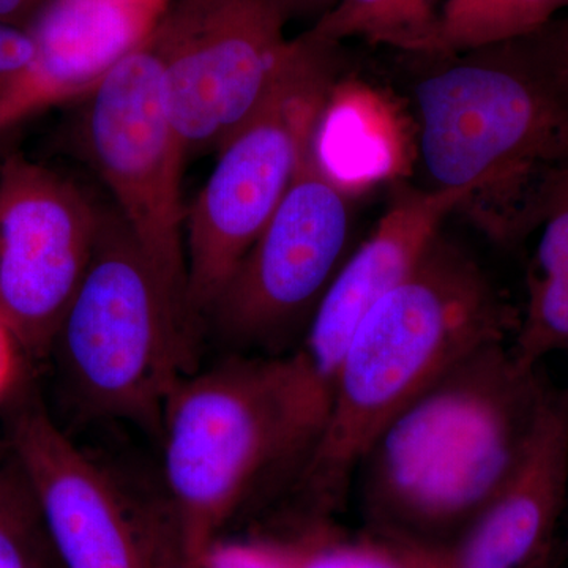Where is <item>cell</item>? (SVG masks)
<instances>
[{
  "mask_svg": "<svg viewBox=\"0 0 568 568\" xmlns=\"http://www.w3.org/2000/svg\"><path fill=\"white\" fill-rule=\"evenodd\" d=\"M552 388L507 342L452 366L355 467L351 491L364 529L447 552L514 473Z\"/></svg>",
  "mask_w": 568,
  "mask_h": 568,
  "instance_id": "1",
  "label": "cell"
},
{
  "mask_svg": "<svg viewBox=\"0 0 568 568\" xmlns=\"http://www.w3.org/2000/svg\"><path fill=\"white\" fill-rule=\"evenodd\" d=\"M518 323L488 272L440 231L347 346L323 432L293 480V529L332 523L381 429L467 355L508 342Z\"/></svg>",
  "mask_w": 568,
  "mask_h": 568,
  "instance_id": "2",
  "label": "cell"
},
{
  "mask_svg": "<svg viewBox=\"0 0 568 568\" xmlns=\"http://www.w3.org/2000/svg\"><path fill=\"white\" fill-rule=\"evenodd\" d=\"M437 62L414 85L420 155L433 186L474 190L485 230L526 239L545 175L568 166V47L559 20Z\"/></svg>",
  "mask_w": 568,
  "mask_h": 568,
  "instance_id": "3",
  "label": "cell"
},
{
  "mask_svg": "<svg viewBox=\"0 0 568 568\" xmlns=\"http://www.w3.org/2000/svg\"><path fill=\"white\" fill-rule=\"evenodd\" d=\"M194 334L121 213L100 211L91 263L51 349L74 407L162 435L168 399L192 375Z\"/></svg>",
  "mask_w": 568,
  "mask_h": 568,
  "instance_id": "4",
  "label": "cell"
},
{
  "mask_svg": "<svg viewBox=\"0 0 568 568\" xmlns=\"http://www.w3.org/2000/svg\"><path fill=\"white\" fill-rule=\"evenodd\" d=\"M162 437L168 508L196 560L257 489L291 476L282 355L231 354L183 377Z\"/></svg>",
  "mask_w": 568,
  "mask_h": 568,
  "instance_id": "5",
  "label": "cell"
},
{
  "mask_svg": "<svg viewBox=\"0 0 568 568\" xmlns=\"http://www.w3.org/2000/svg\"><path fill=\"white\" fill-rule=\"evenodd\" d=\"M256 114L219 151L186 209V305L193 324L223 287L290 190L338 84L339 47L304 32Z\"/></svg>",
  "mask_w": 568,
  "mask_h": 568,
  "instance_id": "6",
  "label": "cell"
},
{
  "mask_svg": "<svg viewBox=\"0 0 568 568\" xmlns=\"http://www.w3.org/2000/svg\"><path fill=\"white\" fill-rule=\"evenodd\" d=\"M353 219L351 186L325 171L312 142L282 204L205 316L231 354L276 357L298 345L351 254Z\"/></svg>",
  "mask_w": 568,
  "mask_h": 568,
  "instance_id": "7",
  "label": "cell"
},
{
  "mask_svg": "<svg viewBox=\"0 0 568 568\" xmlns=\"http://www.w3.org/2000/svg\"><path fill=\"white\" fill-rule=\"evenodd\" d=\"M286 22L276 0H171L145 44L185 156L219 152L263 106L293 58Z\"/></svg>",
  "mask_w": 568,
  "mask_h": 568,
  "instance_id": "8",
  "label": "cell"
},
{
  "mask_svg": "<svg viewBox=\"0 0 568 568\" xmlns=\"http://www.w3.org/2000/svg\"><path fill=\"white\" fill-rule=\"evenodd\" d=\"M81 141L123 222L190 316L181 197L186 156L168 110L162 67L145 41L88 97Z\"/></svg>",
  "mask_w": 568,
  "mask_h": 568,
  "instance_id": "9",
  "label": "cell"
},
{
  "mask_svg": "<svg viewBox=\"0 0 568 568\" xmlns=\"http://www.w3.org/2000/svg\"><path fill=\"white\" fill-rule=\"evenodd\" d=\"M470 189H406L339 268L304 336L282 355L284 410L295 455L308 457L331 409L336 373L364 317L413 272Z\"/></svg>",
  "mask_w": 568,
  "mask_h": 568,
  "instance_id": "10",
  "label": "cell"
},
{
  "mask_svg": "<svg viewBox=\"0 0 568 568\" xmlns=\"http://www.w3.org/2000/svg\"><path fill=\"white\" fill-rule=\"evenodd\" d=\"M99 222V209L65 175L20 152L0 163V316L24 357L51 354Z\"/></svg>",
  "mask_w": 568,
  "mask_h": 568,
  "instance_id": "11",
  "label": "cell"
},
{
  "mask_svg": "<svg viewBox=\"0 0 568 568\" xmlns=\"http://www.w3.org/2000/svg\"><path fill=\"white\" fill-rule=\"evenodd\" d=\"M7 440L62 568H149L162 511L134 507L36 396L10 414Z\"/></svg>",
  "mask_w": 568,
  "mask_h": 568,
  "instance_id": "12",
  "label": "cell"
},
{
  "mask_svg": "<svg viewBox=\"0 0 568 568\" xmlns=\"http://www.w3.org/2000/svg\"><path fill=\"white\" fill-rule=\"evenodd\" d=\"M171 0H44L29 22L37 58L0 92V132L58 104L88 99L144 44Z\"/></svg>",
  "mask_w": 568,
  "mask_h": 568,
  "instance_id": "13",
  "label": "cell"
},
{
  "mask_svg": "<svg viewBox=\"0 0 568 568\" xmlns=\"http://www.w3.org/2000/svg\"><path fill=\"white\" fill-rule=\"evenodd\" d=\"M568 511V388H552L525 454L446 552L447 568H545Z\"/></svg>",
  "mask_w": 568,
  "mask_h": 568,
  "instance_id": "14",
  "label": "cell"
},
{
  "mask_svg": "<svg viewBox=\"0 0 568 568\" xmlns=\"http://www.w3.org/2000/svg\"><path fill=\"white\" fill-rule=\"evenodd\" d=\"M440 9L439 0H338L306 32L331 43L361 39L433 58L439 39Z\"/></svg>",
  "mask_w": 568,
  "mask_h": 568,
  "instance_id": "15",
  "label": "cell"
},
{
  "mask_svg": "<svg viewBox=\"0 0 568 568\" xmlns=\"http://www.w3.org/2000/svg\"><path fill=\"white\" fill-rule=\"evenodd\" d=\"M272 540L282 545L291 568H447L446 552L364 528L342 532L332 523Z\"/></svg>",
  "mask_w": 568,
  "mask_h": 568,
  "instance_id": "16",
  "label": "cell"
},
{
  "mask_svg": "<svg viewBox=\"0 0 568 568\" xmlns=\"http://www.w3.org/2000/svg\"><path fill=\"white\" fill-rule=\"evenodd\" d=\"M566 9L568 0H444L433 58L529 36Z\"/></svg>",
  "mask_w": 568,
  "mask_h": 568,
  "instance_id": "17",
  "label": "cell"
},
{
  "mask_svg": "<svg viewBox=\"0 0 568 568\" xmlns=\"http://www.w3.org/2000/svg\"><path fill=\"white\" fill-rule=\"evenodd\" d=\"M510 349L525 366L540 365L549 354H568V263L545 278H528V301Z\"/></svg>",
  "mask_w": 568,
  "mask_h": 568,
  "instance_id": "18",
  "label": "cell"
},
{
  "mask_svg": "<svg viewBox=\"0 0 568 568\" xmlns=\"http://www.w3.org/2000/svg\"><path fill=\"white\" fill-rule=\"evenodd\" d=\"M39 511L13 455L0 465V568H31L28 526Z\"/></svg>",
  "mask_w": 568,
  "mask_h": 568,
  "instance_id": "19",
  "label": "cell"
},
{
  "mask_svg": "<svg viewBox=\"0 0 568 568\" xmlns=\"http://www.w3.org/2000/svg\"><path fill=\"white\" fill-rule=\"evenodd\" d=\"M196 562L200 568H291L282 545L261 536L235 541L216 538Z\"/></svg>",
  "mask_w": 568,
  "mask_h": 568,
  "instance_id": "20",
  "label": "cell"
},
{
  "mask_svg": "<svg viewBox=\"0 0 568 568\" xmlns=\"http://www.w3.org/2000/svg\"><path fill=\"white\" fill-rule=\"evenodd\" d=\"M37 58V43L31 32L0 22V92L20 78Z\"/></svg>",
  "mask_w": 568,
  "mask_h": 568,
  "instance_id": "21",
  "label": "cell"
},
{
  "mask_svg": "<svg viewBox=\"0 0 568 568\" xmlns=\"http://www.w3.org/2000/svg\"><path fill=\"white\" fill-rule=\"evenodd\" d=\"M149 568H200L183 548L170 510L163 511L156 526Z\"/></svg>",
  "mask_w": 568,
  "mask_h": 568,
  "instance_id": "22",
  "label": "cell"
},
{
  "mask_svg": "<svg viewBox=\"0 0 568 568\" xmlns=\"http://www.w3.org/2000/svg\"><path fill=\"white\" fill-rule=\"evenodd\" d=\"M24 357L9 324L0 316V402L9 398L21 376V358Z\"/></svg>",
  "mask_w": 568,
  "mask_h": 568,
  "instance_id": "23",
  "label": "cell"
},
{
  "mask_svg": "<svg viewBox=\"0 0 568 568\" xmlns=\"http://www.w3.org/2000/svg\"><path fill=\"white\" fill-rule=\"evenodd\" d=\"M43 2L44 0H0V22L28 28Z\"/></svg>",
  "mask_w": 568,
  "mask_h": 568,
  "instance_id": "24",
  "label": "cell"
},
{
  "mask_svg": "<svg viewBox=\"0 0 568 568\" xmlns=\"http://www.w3.org/2000/svg\"><path fill=\"white\" fill-rule=\"evenodd\" d=\"M283 17L286 21L297 18H316L320 20L323 14L334 9L338 0H276Z\"/></svg>",
  "mask_w": 568,
  "mask_h": 568,
  "instance_id": "25",
  "label": "cell"
},
{
  "mask_svg": "<svg viewBox=\"0 0 568 568\" xmlns=\"http://www.w3.org/2000/svg\"><path fill=\"white\" fill-rule=\"evenodd\" d=\"M10 457V446L9 440L0 439V465L6 462L7 458Z\"/></svg>",
  "mask_w": 568,
  "mask_h": 568,
  "instance_id": "26",
  "label": "cell"
},
{
  "mask_svg": "<svg viewBox=\"0 0 568 568\" xmlns=\"http://www.w3.org/2000/svg\"><path fill=\"white\" fill-rule=\"evenodd\" d=\"M560 31H562L564 39L568 44V14L567 17L559 18Z\"/></svg>",
  "mask_w": 568,
  "mask_h": 568,
  "instance_id": "27",
  "label": "cell"
},
{
  "mask_svg": "<svg viewBox=\"0 0 568 568\" xmlns=\"http://www.w3.org/2000/svg\"><path fill=\"white\" fill-rule=\"evenodd\" d=\"M568 514V511H567ZM567 548H568V518H567Z\"/></svg>",
  "mask_w": 568,
  "mask_h": 568,
  "instance_id": "28",
  "label": "cell"
}]
</instances>
